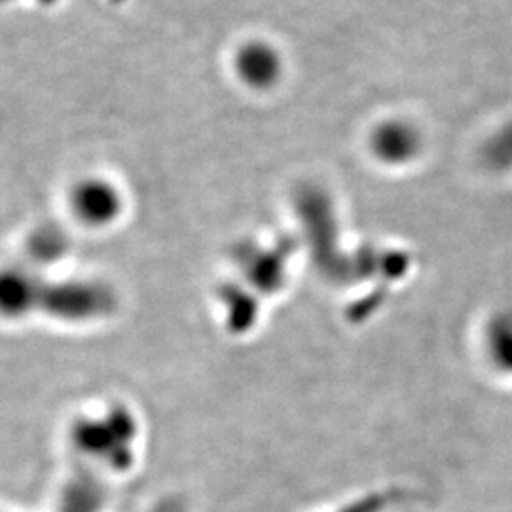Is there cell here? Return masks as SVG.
I'll return each instance as SVG.
<instances>
[{"mask_svg": "<svg viewBox=\"0 0 512 512\" xmlns=\"http://www.w3.org/2000/svg\"><path fill=\"white\" fill-rule=\"evenodd\" d=\"M109 308L107 293L92 283L46 281L23 270L0 272V317L10 321L40 315L80 323L101 317Z\"/></svg>", "mask_w": 512, "mask_h": 512, "instance_id": "6da1fadb", "label": "cell"}, {"mask_svg": "<svg viewBox=\"0 0 512 512\" xmlns=\"http://www.w3.org/2000/svg\"><path fill=\"white\" fill-rule=\"evenodd\" d=\"M73 207L78 219L88 224H105L118 213V198L109 184H80L73 194Z\"/></svg>", "mask_w": 512, "mask_h": 512, "instance_id": "7a4b0ae2", "label": "cell"}, {"mask_svg": "<svg viewBox=\"0 0 512 512\" xmlns=\"http://www.w3.org/2000/svg\"><path fill=\"white\" fill-rule=\"evenodd\" d=\"M238 67L241 76L255 86H268L279 74L277 55L270 48L256 44L241 52Z\"/></svg>", "mask_w": 512, "mask_h": 512, "instance_id": "3957f363", "label": "cell"}, {"mask_svg": "<svg viewBox=\"0 0 512 512\" xmlns=\"http://www.w3.org/2000/svg\"><path fill=\"white\" fill-rule=\"evenodd\" d=\"M418 148L416 133L401 124H389L374 137V150L387 162H404Z\"/></svg>", "mask_w": 512, "mask_h": 512, "instance_id": "277c9868", "label": "cell"}]
</instances>
